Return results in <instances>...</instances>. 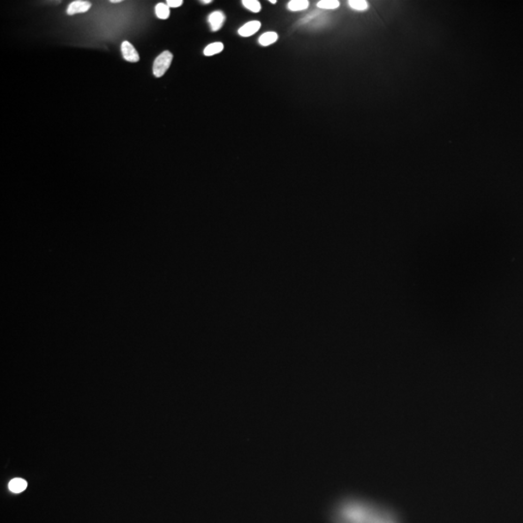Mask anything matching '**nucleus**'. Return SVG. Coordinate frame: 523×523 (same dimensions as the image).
<instances>
[{"label":"nucleus","instance_id":"nucleus-1","mask_svg":"<svg viewBox=\"0 0 523 523\" xmlns=\"http://www.w3.org/2000/svg\"><path fill=\"white\" fill-rule=\"evenodd\" d=\"M259 91V80L253 76L245 78L240 83H237L230 95V111L233 115H243L250 105L255 102Z\"/></svg>","mask_w":523,"mask_h":523},{"label":"nucleus","instance_id":"nucleus-2","mask_svg":"<svg viewBox=\"0 0 523 523\" xmlns=\"http://www.w3.org/2000/svg\"><path fill=\"white\" fill-rule=\"evenodd\" d=\"M182 78L188 91L193 94H206L209 91V85L204 76V73L192 62H186L182 66Z\"/></svg>","mask_w":523,"mask_h":523},{"label":"nucleus","instance_id":"nucleus-3","mask_svg":"<svg viewBox=\"0 0 523 523\" xmlns=\"http://www.w3.org/2000/svg\"><path fill=\"white\" fill-rule=\"evenodd\" d=\"M137 12V5L132 2H123V0H115L105 5L100 13L102 22H112L118 19H128L134 13Z\"/></svg>","mask_w":523,"mask_h":523},{"label":"nucleus","instance_id":"nucleus-4","mask_svg":"<svg viewBox=\"0 0 523 523\" xmlns=\"http://www.w3.org/2000/svg\"><path fill=\"white\" fill-rule=\"evenodd\" d=\"M337 22L332 17L319 18L312 24V34L316 37L319 47H327L330 44L337 33Z\"/></svg>","mask_w":523,"mask_h":523},{"label":"nucleus","instance_id":"nucleus-5","mask_svg":"<svg viewBox=\"0 0 523 523\" xmlns=\"http://www.w3.org/2000/svg\"><path fill=\"white\" fill-rule=\"evenodd\" d=\"M391 42V34L388 31L372 33L357 44V51L364 55H373L382 51Z\"/></svg>","mask_w":523,"mask_h":523},{"label":"nucleus","instance_id":"nucleus-6","mask_svg":"<svg viewBox=\"0 0 523 523\" xmlns=\"http://www.w3.org/2000/svg\"><path fill=\"white\" fill-rule=\"evenodd\" d=\"M464 10V2L461 0H438L432 5V13L438 18L455 17Z\"/></svg>","mask_w":523,"mask_h":523},{"label":"nucleus","instance_id":"nucleus-7","mask_svg":"<svg viewBox=\"0 0 523 523\" xmlns=\"http://www.w3.org/2000/svg\"><path fill=\"white\" fill-rule=\"evenodd\" d=\"M336 74V67L332 63H323L314 66L305 74V82L310 85H317L326 80H330Z\"/></svg>","mask_w":523,"mask_h":523},{"label":"nucleus","instance_id":"nucleus-8","mask_svg":"<svg viewBox=\"0 0 523 523\" xmlns=\"http://www.w3.org/2000/svg\"><path fill=\"white\" fill-rule=\"evenodd\" d=\"M417 60V51L413 48H398L393 51L388 57V64L390 67L398 70V69H405L410 64H413Z\"/></svg>","mask_w":523,"mask_h":523},{"label":"nucleus","instance_id":"nucleus-9","mask_svg":"<svg viewBox=\"0 0 523 523\" xmlns=\"http://www.w3.org/2000/svg\"><path fill=\"white\" fill-rule=\"evenodd\" d=\"M233 21L238 28L250 29L255 25V10L247 5H237L233 10Z\"/></svg>","mask_w":523,"mask_h":523},{"label":"nucleus","instance_id":"nucleus-10","mask_svg":"<svg viewBox=\"0 0 523 523\" xmlns=\"http://www.w3.org/2000/svg\"><path fill=\"white\" fill-rule=\"evenodd\" d=\"M364 6L369 13L373 15V17H377L380 19L390 18L393 13L390 3L385 2V0H365Z\"/></svg>","mask_w":523,"mask_h":523},{"label":"nucleus","instance_id":"nucleus-11","mask_svg":"<svg viewBox=\"0 0 523 523\" xmlns=\"http://www.w3.org/2000/svg\"><path fill=\"white\" fill-rule=\"evenodd\" d=\"M511 3L506 0H483L475 5V9L481 13H504L509 10Z\"/></svg>","mask_w":523,"mask_h":523},{"label":"nucleus","instance_id":"nucleus-12","mask_svg":"<svg viewBox=\"0 0 523 523\" xmlns=\"http://www.w3.org/2000/svg\"><path fill=\"white\" fill-rule=\"evenodd\" d=\"M249 6L255 12H265L272 9L275 6V2L274 0H251Z\"/></svg>","mask_w":523,"mask_h":523},{"label":"nucleus","instance_id":"nucleus-13","mask_svg":"<svg viewBox=\"0 0 523 523\" xmlns=\"http://www.w3.org/2000/svg\"><path fill=\"white\" fill-rule=\"evenodd\" d=\"M301 5H304V6H314V5H317V0H305V2H301Z\"/></svg>","mask_w":523,"mask_h":523},{"label":"nucleus","instance_id":"nucleus-14","mask_svg":"<svg viewBox=\"0 0 523 523\" xmlns=\"http://www.w3.org/2000/svg\"><path fill=\"white\" fill-rule=\"evenodd\" d=\"M181 2H182V0H166L168 5H179Z\"/></svg>","mask_w":523,"mask_h":523},{"label":"nucleus","instance_id":"nucleus-15","mask_svg":"<svg viewBox=\"0 0 523 523\" xmlns=\"http://www.w3.org/2000/svg\"><path fill=\"white\" fill-rule=\"evenodd\" d=\"M407 6H414V0H406L405 2Z\"/></svg>","mask_w":523,"mask_h":523},{"label":"nucleus","instance_id":"nucleus-16","mask_svg":"<svg viewBox=\"0 0 523 523\" xmlns=\"http://www.w3.org/2000/svg\"><path fill=\"white\" fill-rule=\"evenodd\" d=\"M522 5H523V3H522Z\"/></svg>","mask_w":523,"mask_h":523}]
</instances>
